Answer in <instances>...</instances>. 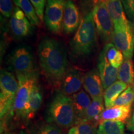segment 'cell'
<instances>
[{
    "mask_svg": "<svg viewBox=\"0 0 134 134\" xmlns=\"http://www.w3.org/2000/svg\"><path fill=\"white\" fill-rule=\"evenodd\" d=\"M40 64L47 78L53 83L62 80L67 72V58L59 42L50 37L41 40L38 47Z\"/></svg>",
    "mask_w": 134,
    "mask_h": 134,
    "instance_id": "6da1fadb",
    "label": "cell"
},
{
    "mask_svg": "<svg viewBox=\"0 0 134 134\" xmlns=\"http://www.w3.org/2000/svg\"><path fill=\"white\" fill-rule=\"evenodd\" d=\"M96 33L93 15L90 13L81 20L70 42V53L73 58L81 59L91 54L96 46Z\"/></svg>",
    "mask_w": 134,
    "mask_h": 134,
    "instance_id": "7a4b0ae2",
    "label": "cell"
},
{
    "mask_svg": "<svg viewBox=\"0 0 134 134\" xmlns=\"http://www.w3.org/2000/svg\"><path fill=\"white\" fill-rule=\"evenodd\" d=\"M47 115L48 122L63 129L71 128L76 122L71 98L62 92L55 93L48 105Z\"/></svg>",
    "mask_w": 134,
    "mask_h": 134,
    "instance_id": "3957f363",
    "label": "cell"
},
{
    "mask_svg": "<svg viewBox=\"0 0 134 134\" xmlns=\"http://www.w3.org/2000/svg\"><path fill=\"white\" fill-rule=\"evenodd\" d=\"M18 82L13 73L3 70L0 75V116L1 119L8 114L13 115Z\"/></svg>",
    "mask_w": 134,
    "mask_h": 134,
    "instance_id": "277c9868",
    "label": "cell"
},
{
    "mask_svg": "<svg viewBox=\"0 0 134 134\" xmlns=\"http://www.w3.org/2000/svg\"><path fill=\"white\" fill-rule=\"evenodd\" d=\"M91 13L100 39L106 44L112 43L114 35V24L104 0H95Z\"/></svg>",
    "mask_w": 134,
    "mask_h": 134,
    "instance_id": "5b68a950",
    "label": "cell"
},
{
    "mask_svg": "<svg viewBox=\"0 0 134 134\" xmlns=\"http://www.w3.org/2000/svg\"><path fill=\"white\" fill-rule=\"evenodd\" d=\"M18 80V90L15 99L13 115L23 118L26 106L29 100L32 89L37 82L38 76L36 71L26 75H17Z\"/></svg>",
    "mask_w": 134,
    "mask_h": 134,
    "instance_id": "8992f818",
    "label": "cell"
},
{
    "mask_svg": "<svg viewBox=\"0 0 134 134\" xmlns=\"http://www.w3.org/2000/svg\"><path fill=\"white\" fill-rule=\"evenodd\" d=\"M66 0H47L44 21L47 29L55 34L63 31V20Z\"/></svg>",
    "mask_w": 134,
    "mask_h": 134,
    "instance_id": "52a82bcc",
    "label": "cell"
},
{
    "mask_svg": "<svg viewBox=\"0 0 134 134\" xmlns=\"http://www.w3.org/2000/svg\"><path fill=\"white\" fill-rule=\"evenodd\" d=\"M113 42L125 58L131 59L134 52V24L131 22L126 25L114 26Z\"/></svg>",
    "mask_w": 134,
    "mask_h": 134,
    "instance_id": "ba28073f",
    "label": "cell"
},
{
    "mask_svg": "<svg viewBox=\"0 0 134 134\" xmlns=\"http://www.w3.org/2000/svg\"><path fill=\"white\" fill-rule=\"evenodd\" d=\"M8 64L16 75H26L36 71L32 53L25 47L17 48L10 55Z\"/></svg>",
    "mask_w": 134,
    "mask_h": 134,
    "instance_id": "9c48e42d",
    "label": "cell"
},
{
    "mask_svg": "<svg viewBox=\"0 0 134 134\" xmlns=\"http://www.w3.org/2000/svg\"><path fill=\"white\" fill-rule=\"evenodd\" d=\"M11 33L16 38H24L32 33V26L29 19L22 10L18 7L13 9L9 21Z\"/></svg>",
    "mask_w": 134,
    "mask_h": 134,
    "instance_id": "30bf717a",
    "label": "cell"
},
{
    "mask_svg": "<svg viewBox=\"0 0 134 134\" xmlns=\"http://www.w3.org/2000/svg\"><path fill=\"white\" fill-rule=\"evenodd\" d=\"M81 21L79 9L73 0H66L63 20V31L71 34L76 31Z\"/></svg>",
    "mask_w": 134,
    "mask_h": 134,
    "instance_id": "8fae6325",
    "label": "cell"
},
{
    "mask_svg": "<svg viewBox=\"0 0 134 134\" xmlns=\"http://www.w3.org/2000/svg\"><path fill=\"white\" fill-rule=\"evenodd\" d=\"M98 69L103 83L104 90H107L116 81L118 77L119 69L114 68L110 64L103 51L101 52L99 56Z\"/></svg>",
    "mask_w": 134,
    "mask_h": 134,
    "instance_id": "7c38bea8",
    "label": "cell"
},
{
    "mask_svg": "<svg viewBox=\"0 0 134 134\" xmlns=\"http://www.w3.org/2000/svg\"><path fill=\"white\" fill-rule=\"evenodd\" d=\"M83 87L93 99L103 98V86L98 70L93 69L85 74Z\"/></svg>",
    "mask_w": 134,
    "mask_h": 134,
    "instance_id": "4fadbf2b",
    "label": "cell"
},
{
    "mask_svg": "<svg viewBox=\"0 0 134 134\" xmlns=\"http://www.w3.org/2000/svg\"><path fill=\"white\" fill-rule=\"evenodd\" d=\"M83 78L84 76L78 70L70 69L67 71L62 81V92L67 96L78 93L83 84Z\"/></svg>",
    "mask_w": 134,
    "mask_h": 134,
    "instance_id": "5bb4252c",
    "label": "cell"
},
{
    "mask_svg": "<svg viewBox=\"0 0 134 134\" xmlns=\"http://www.w3.org/2000/svg\"><path fill=\"white\" fill-rule=\"evenodd\" d=\"M42 103V93L37 82L34 85L30 97L25 108L23 119L29 120L34 117Z\"/></svg>",
    "mask_w": 134,
    "mask_h": 134,
    "instance_id": "9a60e30c",
    "label": "cell"
},
{
    "mask_svg": "<svg viewBox=\"0 0 134 134\" xmlns=\"http://www.w3.org/2000/svg\"><path fill=\"white\" fill-rule=\"evenodd\" d=\"M71 98L76 115V122L85 120L87 109L91 103L90 96L84 90H80L78 93L73 94Z\"/></svg>",
    "mask_w": 134,
    "mask_h": 134,
    "instance_id": "2e32d148",
    "label": "cell"
},
{
    "mask_svg": "<svg viewBox=\"0 0 134 134\" xmlns=\"http://www.w3.org/2000/svg\"><path fill=\"white\" fill-rule=\"evenodd\" d=\"M131 112L132 105L112 107L104 110L100 116V122L103 120H115L124 124L129 119Z\"/></svg>",
    "mask_w": 134,
    "mask_h": 134,
    "instance_id": "e0dca14e",
    "label": "cell"
},
{
    "mask_svg": "<svg viewBox=\"0 0 134 134\" xmlns=\"http://www.w3.org/2000/svg\"><path fill=\"white\" fill-rule=\"evenodd\" d=\"M114 24L126 25L129 23L127 19L122 0H104Z\"/></svg>",
    "mask_w": 134,
    "mask_h": 134,
    "instance_id": "ac0fdd59",
    "label": "cell"
},
{
    "mask_svg": "<svg viewBox=\"0 0 134 134\" xmlns=\"http://www.w3.org/2000/svg\"><path fill=\"white\" fill-rule=\"evenodd\" d=\"M128 87V85L120 81H117L105 90L104 93L105 106L107 109L114 106V103L121 93Z\"/></svg>",
    "mask_w": 134,
    "mask_h": 134,
    "instance_id": "d6986e66",
    "label": "cell"
},
{
    "mask_svg": "<svg viewBox=\"0 0 134 134\" xmlns=\"http://www.w3.org/2000/svg\"><path fill=\"white\" fill-rule=\"evenodd\" d=\"M104 111L103 98L93 99L90 106L87 109L85 114V120L91 122L93 124H99L100 116Z\"/></svg>",
    "mask_w": 134,
    "mask_h": 134,
    "instance_id": "ffe728a7",
    "label": "cell"
},
{
    "mask_svg": "<svg viewBox=\"0 0 134 134\" xmlns=\"http://www.w3.org/2000/svg\"><path fill=\"white\" fill-rule=\"evenodd\" d=\"M117 78L127 85H134V66L131 59L125 58L119 68Z\"/></svg>",
    "mask_w": 134,
    "mask_h": 134,
    "instance_id": "44dd1931",
    "label": "cell"
},
{
    "mask_svg": "<svg viewBox=\"0 0 134 134\" xmlns=\"http://www.w3.org/2000/svg\"><path fill=\"white\" fill-rule=\"evenodd\" d=\"M17 7L24 12L32 26H40L41 20L36 14V10L30 0H13Z\"/></svg>",
    "mask_w": 134,
    "mask_h": 134,
    "instance_id": "7402d4cb",
    "label": "cell"
},
{
    "mask_svg": "<svg viewBox=\"0 0 134 134\" xmlns=\"http://www.w3.org/2000/svg\"><path fill=\"white\" fill-rule=\"evenodd\" d=\"M124 124L115 120H103L99 124L97 134H124Z\"/></svg>",
    "mask_w": 134,
    "mask_h": 134,
    "instance_id": "603a6c76",
    "label": "cell"
},
{
    "mask_svg": "<svg viewBox=\"0 0 134 134\" xmlns=\"http://www.w3.org/2000/svg\"><path fill=\"white\" fill-rule=\"evenodd\" d=\"M109 63L115 68H119L122 64L124 60V55L119 50L117 49L113 43L105 44L103 50Z\"/></svg>",
    "mask_w": 134,
    "mask_h": 134,
    "instance_id": "cb8c5ba5",
    "label": "cell"
},
{
    "mask_svg": "<svg viewBox=\"0 0 134 134\" xmlns=\"http://www.w3.org/2000/svg\"><path fill=\"white\" fill-rule=\"evenodd\" d=\"M31 134H62V132L57 125L50 122H42L32 127Z\"/></svg>",
    "mask_w": 134,
    "mask_h": 134,
    "instance_id": "d4e9b609",
    "label": "cell"
},
{
    "mask_svg": "<svg viewBox=\"0 0 134 134\" xmlns=\"http://www.w3.org/2000/svg\"><path fill=\"white\" fill-rule=\"evenodd\" d=\"M95 127L91 122L83 120L76 122L70 129L68 134H94Z\"/></svg>",
    "mask_w": 134,
    "mask_h": 134,
    "instance_id": "484cf974",
    "label": "cell"
},
{
    "mask_svg": "<svg viewBox=\"0 0 134 134\" xmlns=\"http://www.w3.org/2000/svg\"><path fill=\"white\" fill-rule=\"evenodd\" d=\"M134 103V86H128L127 88L117 98L114 106L132 105ZM113 106V107H114Z\"/></svg>",
    "mask_w": 134,
    "mask_h": 134,
    "instance_id": "4316f807",
    "label": "cell"
},
{
    "mask_svg": "<svg viewBox=\"0 0 134 134\" xmlns=\"http://www.w3.org/2000/svg\"><path fill=\"white\" fill-rule=\"evenodd\" d=\"M13 9L12 0H0V11L3 16L9 18L12 16Z\"/></svg>",
    "mask_w": 134,
    "mask_h": 134,
    "instance_id": "83f0119b",
    "label": "cell"
},
{
    "mask_svg": "<svg viewBox=\"0 0 134 134\" xmlns=\"http://www.w3.org/2000/svg\"><path fill=\"white\" fill-rule=\"evenodd\" d=\"M30 1L34 7L38 18L41 21H42L44 18L43 12H44L45 6L47 3V0H30Z\"/></svg>",
    "mask_w": 134,
    "mask_h": 134,
    "instance_id": "f1b7e54d",
    "label": "cell"
},
{
    "mask_svg": "<svg viewBox=\"0 0 134 134\" xmlns=\"http://www.w3.org/2000/svg\"><path fill=\"white\" fill-rule=\"evenodd\" d=\"M122 3L128 18L134 21V0H122Z\"/></svg>",
    "mask_w": 134,
    "mask_h": 134,
    "instance_id": "f546056e",
    "label": "cell"
},
{
    "mask_svg": "<svg viewBox=\"0 0 134 134\" xmlns=\"http://www.w3.org/2000/svg\"><path fill=\"white\" fill-rule=\"evenodd\" d=\"M127 129L130 130V131L134 132V111L132 114V117L130 118L128 124H127Z\"/></svg>",
    "mask_w": 134,
    "mask_h": 134,
    "instance_id": "4dcf8cb0",
    "label": "cell"
},
{
    "mask_svg": "<svg viewBox=\"0 0 134 134\" xmlns=\"http://www.w3.org/2000/svg\"><path fill=\"white\" fill-rule=\"evenodd\" d=\"M20 134H23V133H20Z\"/></svg>",
    "mask_w": 134,
    "mask_h": 134,
    "instance_id": "1f68e13d",
    "label": "cell"
},
{
    "mask_svg": "<svg viewBox=\"0 0 134 134\" xmlns=\"http://www.w3.org/2000/svg\"><path fill=\"white\" fill-rule=\"evenodd\" d=\"M133 24H134V23H133Z\"/></svg>",
    "mask_w": 134,
    "mask_h": 134,
    "instance_id": "d6a6232c",
    "label": "cell"
},
{
    "mask_svg": "<svg viewBox=\"0 0 134 134\" xmlns=\"http://www.w3.org/2000/svg\"><path fill=\"white\" fill-rule=\"evenodd\" d=\"M133 86H134V85H133Z\"/></svg>",
    "mask_w": 134,
    "mask_h": 134,
    "instance_id": "836d02e7",
    "label": "cell"
}]
</instances>
